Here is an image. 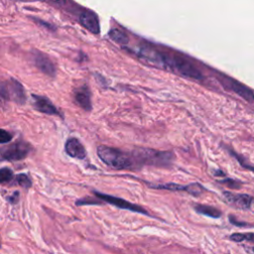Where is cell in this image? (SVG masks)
Listing matches in <instances>:
<instances>
[{
	"mask_svg": "<svg viewBox=\"0 0 254 254\" xmlns=\"http://www.w3.org/2000/svg\"><path fill=\"white\" fill-rule=\"evenodd\" d=\"M138 55L144 60L165 69V53L150 46H142L138 50Z\"/></svg>",
	"mask_w": 254,
	"mask_h": 254,
	"instance_id": "obj_8",
	"label": "cell"
},
{
	"mask_svg": "<svg viewBox=\"0 0 254 254\" xmlns=\"http://www.w3.org/2000/svg\"><path fill=\"white\" fill-rule=\"evenodd\" d=\"M109 36L113 41H114L115 43H117L119 45H127L129 42V38H128L127 34L117 28H113L109 32Z\"/></svg>",
	"mask_w": 254,
	"mask_h": 254,
	"instance_id": "obj_17",
	"label": "cell"
},
{
	"mask_svg": "<svg viewBox=\"0 0 254 254\" xmlns=\"http://www.w3.org/2000/svg\"><path fill=\"white\" fill-rule=\"evenodd\" d=\"M98 205V204H101L100 201H98V200H96V199H94V200H90V198H83V199H80V200H78L77 201V205L78 206H84V205Z\"/></svg>",
	"mask_w": 254,
	"mask_h": 254,
	"instance_id": "obj_23",
	"label": "cell"
},
{
	"mask_svg": "<svg viewBox=\"0 0 254 254\" xmlns=\"http://www.w3.org/2000/svg\"><path fill=\"white\" fill-rule=\"evenodd\" d=\"M230 240L235 241V242H241L243 240H248L250 242L253 241V233L248 232V233H233L230 235Z\"/></svg>",
	"mask_w": 254,
	"mask_h": 254,
	"instance_id": "obj_20",
	"label": "cell"
},
{
	"mask_svg": "<svg viewBox=\"0 0 254 254\" xmlns=\"http://www.w3.org/2000/svg\"><path fill=\"white\" fill-rule=\"evenodd\" d=\"M13 179V172L9 168L0 169V184H6L11 182Z\"/></svg>",
	"mask_w": 254,
	"mask_h": 254,
	"instance_id": "obj_18",
	"label": "cell"
},
{
	"mask_svg": "<svg viewBox=\"0 0 254 254\" xmlns=\"http://www.w3.org/2000/svg\"><path fill=\"white\" fill-rule=\"evenodd\" d=\"M229 222H230L233 226H239V227H245V226H249V227H251V226H252L251 225H248L247 223L236 221V220L234 219V217H232V216H230V217H229Z\"/></svg>",
	"mask_w": 254,
	"mask_h": 254,
	"instance_id": "obj_24",
	"label": "cell"
},
{
	"mask_svg": "<svg viewBox=\"0 0 254 254\" xmlns=\"http://www.w3.org/2000/svg\"><path fill=\"white\" fill-rule=\"evenodd\" d=\"M33 62L35 66L45 75L52 78L56 76L55 65L50 60V58L47 55L36 51V52H34L33 54Z\"/></svg>",
	"mask_w": 254,
	"mask_h": 254,
	"instance_id": "obj_11",
	"label": "cell"
},
{
	"mask_svg": "<svg viewBox=\"0 0 254 254\" xmlns=\"http://www.w3.org/2000/svg\"><path fill=\"white\" fill-rule=\"evenodd\" d=\"M65 151L70 157L76 158L78 160H84L86 157V151L85 146L76 137H72L67 140L65 145Z\"/></svg>",
	"mask_w": 254,
	"mask_h": 254,
	"instance_id": "obj_12",
	"label": "cell"
},
{
	"mask_svg": "<svg viewBox=\"0 0 254 254\" xmlns=\"http://www.w3.org/2000/svg\"><path fill=\"white\" fill-rule=\"evenodd\" d=\"M8 89L9 94V100L15 101V103L19 105L25 104L26 101V93L23 85L16 81L15 79H10L9 81L5 82Z\"/></svg>",
	"mask_w": 254,
	"mask_h": 254,
	"instance_id": "obj_13",
	"label": "cell"
},
{
	"mask_svg": "<svg viewBox=\"0 0 254 254\" xmlns=\"http://www.w3.org/2000/svg\"><path fill=\"white\" fill-rule=\"evenodd\" d=\"M93 194H94V196L97 197L98 199L106 201V202H108V204H111V205H113V206H114L118 209L130 211V212H133V213H139V214H142V215H145V216H150L149 213L144 208H142L141 206L132 204V202H130L128 200H125L121 198H117V197H114V196L103 194V193H99V192H96V191H94Z\"/></svg>",
	"mask_w": 254,
	"mask_h": 254,
	"instance_id": "obj_5",
	"label": "cell"
},
{
	"mask_svg": "<svg viewBox=\"0 0 254 254\" xmlns=\"http://www.w3.org/2000/svg\"><path fill=\"white\" fill-rule=\"evenodd\" d=\"M97 155L106 165L116 170H127L136 167L131 153L120 149L101 145L97 147Z\"/></svg>",
	"mask_w": 254,
	"mask_h": 254,
	"instance_id": "obj_2",
	"label": "cell"
},
{
	"mask_svg": "<svg viewBox=\"0 0 254 254\" xmlns=\"http://www.w3.org/2000/svg\"><path fill=\"white\" fill-rule=\"evenodd\" d=\"M18 198H19V193L18 192H15L13 194V196H11L9 198V201L11 202V204H16V202L18 201Z\"/></svg>",
	"mask_w": 254,
	"mask_h": 254,
	"instance_id": "obj_26",
	"label": "cell"
},
{
	"mask_svg": "<svg viewBox=\"0 0 254 254\" xmlns=\"http://www.w3.org/2000/svg\"><path fill=\"white\" fill-rule=\"evenodd\" d=\"M195 211L202 216H206L212 219H220L222 217V212L213 207V206H207V205H195L194 207Z\"/></svg>",
	"mask_w": 254,
	"mask_h": 254,
	"instance_id": "obj_16",
	"label": "cell"
},
{
	"mask_svg": "<svg viewBox=\"0 0 254 254\" xmlns=\"http://www.w3.org/2000/svg\"><path fill=\"white\" fill-rule=\"evenodd\" d=\"M216 176H226V174L222 171V170H217V171H215V173H214Z\"/></svg>",
	"mask_w": 254,
	"mask_h": 254,
	"instance_id": "obj_27",
	"label": "cell"
},
{
	"mask_svg": "<svg viewBox=\"0 0 254 254\" xmlns=\"http://www.w3.org/2000/svg\"><path fill=\"white\" fill-rule=\"evenodd\" d=\"M32 150L29 143L17 141L0 149V161H20L25 159Z\"/></svg>",
	"mask_w": 254,
	"mask_h": 254,
	"instance_id": "obj_4",
	"label": "cell"
},
{
	"mask_svg": "<svg viewBox=\"0 0 254 254\" xmlns=\"http://www.w3.org/2000/svg\"><path fill=\"white\" fill-rule=\"evenodd\" d=\"M76 103L85 112H90L92 109L91 106V94L88 86L86 85L77 88L74 92Z\"/></svg>",
	"mask_w": 254,
	"mask_h": 254,
	"instance_id": "obj_15",
	"label": "cell"
},
{
	"mask_svg": "<svg viewBox=\"0 0 254 254\" xmlns=\"http://www.w3.org/2000/svg\"><path fill=\"white\" fill-rule=\"evenodd\" d=\"M15 181H16L17 185L21 186L24 189H29L32 186V181L30 179V177L28 175H26V174H19V175H17Z\"/></svg>",
	"mask_w": 254,
	"mask_h": 254,
	"instance_id": "obj_19",
	"label": "cell"
},
{
	"mask_svg": "<svg viewBox=\"0 0 254 254\" xmlns=\"http://www.w3.org/2000/svg\"><path fill=\"white\" fill-rule=\"evenodd\" d=\"M151 188L154 189H162V190H169V191H183V192H187L193 196H200L202 193L206 191V189L202 187L200 184L198 183H192L190 185L187 186H182V185H178L175 183H170V184H165V185H158V186H154V185H150Z\"/></svg>",
	"mask_w": 254,
	"mask_h": 254,
	"instance_id": "obj_9",
	"label": "cell"
},
{
	"mask_svg": "<svg viewBox=\"0 0 254 254\" xmlns=\"http://www.w3.org/2000/svg\"><path fill=\"white\" fill-rule=\"evenodd\" d=\"M136 167L154 166L169 167L172 165L175 155L171 151H159L149 148H136L131 152Z\"/></svg>",
	"mask_w": 254,
	"mask_h": 254,
	"instance_id": "obj_1",
	"label": "cell"
},
{
	"mask_svg": "<svg viewBox=\"0 0 254 254\" xmlns=\"http://www.w3.org/2000/svg\"><path fill=\"white\" fill-rule=\"evenodd\" d=\"M32 99H33V106L35 110H37L38 112L49 115H58L62 117V114L59 112V110L52 104V101L48 99L47 97L42 95L32 94Z\"/></svg>",
	"mask_w": 254,
	"mask_h": 254,
	"instance_id": "obj_10",
	"label": "cell"
},
{
	"mask_svg": "<svg viewBox=\"0 0 254 254\" xmlns=\"http://www.w3.org/2000/svg\"><path fill=\"white\" fill-rule=\"evenodd\" d=\"M165 69H170L189 79H194L197 81L204 79V76H202L200 71L184 57L165 54Z\"/></svg>",
	"mask_w": 254,
	"mask_h": 254,
	"instance_id": "obj_3",
	"label": "cell"
},
{
	"mask_svg": "<svg viewBox=\"0 0 254 254\" xmlns=\"http://www.w3.org/2000/svg\"><path fill=\"white\" fill-rule=\"evenodd\" d=\"M220 183L223 184V185H226V186H227L228 188L233 189V190H238V189L241 187V185H242L241 182L236 181V180H233V179H229V178L225 179V180H222V181H220Z\"/></svg>",
	"mask_w": 254,
	"mask_h": 254,
	"instance_id": "obj_21",
	"label": "cell"
},
{
	"mask_svg": "<svg viewBox=\"0 0 254 254\" xmlns=\"http://www.w3.org/2000/svg\"><path fill=\"white\" fill-rule=\"evenodd\" d=\"M221 82H222V84H224V85L226 87H229V89H231L233 92L240 95L245 100L249 101V104H253V100H254L253 90L251 88L245 86L244 85L240 84L239 82H236L233 79H230V78H227L225 76L222 77Z\"/></svg>",
	"mask_w": 254,
	"mask_h": 254,
	"instance_id": "obj_7",
	"label": "cell"
},
{
	"mask_svg": "<svg viewBox=\"0 0 254 254\" xmlns=\"http://www.w3.org/2000/svg\"><path fill=\"white\" fill-rule=\"evenodd\" d=\"M80 23L92 34H98L100 32V25L98 17L92 11H84L79 16Z\"/></svg>",
	"mask_w": 254,
	"mask_h": 254,
	"instance_id": "obj_14",
	"label": "cell"
},
{
	"mask_svg": "<svg viewBox=\"0 0 254 254\" xmlns=\"http://www.w3.org/2000/svg\"><path fill=\"white\" fill-rule=\"evenodd\" d=\"M43 1L55 5H65L67 3V0H43Z\"/></svg>",
	"mask_w": 254,
	"mask_h": 254,
	"instance_id": "obj_25",
	"label": "cell"
},
{
	"mask_svg": "<svg viewBox=\"0 0 254 254\" xmlns=\"http://www.w3.org/2000/svg\"><path fill=\"white\" fill-rule=\"evenodd\" d=\"M12 134L4 129H0V144H5L12 140Z\"/></svg>",
	"mask_w": 254,
	"mask_h": 254,
	"instance_id": "obj_22",
	"label": "cell"
},
{
	"mask_svg": "<svg viewBox=\"0 0 254 254\" xmlns=\"http://www.w3.org/2000/svg\"><path fill=\"white\" fill-rule=\"evenodd\" d=\"M224 200L232 208L239 210H250L253 202V197L247 194H233L230 192H224Z\"/></svg>",
	"mask_w": 254,
	"mask_h": 254,
	"instance_id": "obj_6",
	"label": "cell"
}]
</instances>
